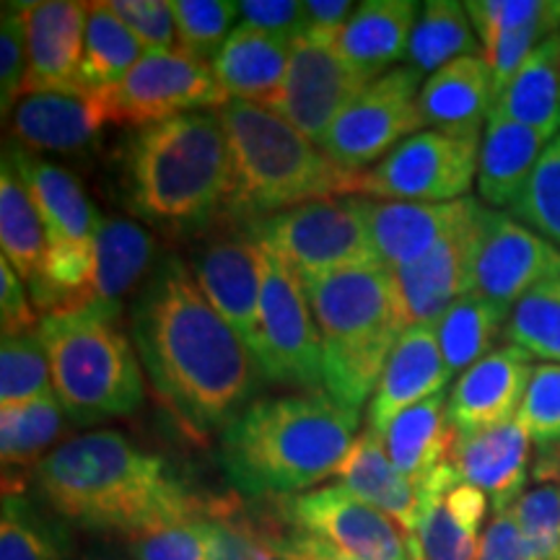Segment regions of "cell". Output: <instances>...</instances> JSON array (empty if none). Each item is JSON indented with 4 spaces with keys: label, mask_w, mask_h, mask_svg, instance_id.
I'll return each mask as SVG.
<instances>
[{
    "label": "cell",
    "mask_w": 560,
    "mask_h": 560,
    "mask_svg": "<svg viewBox=\"0 0 560 560\" xmlns=\"http://www.w3.org/2000/svg\"><path fill=\"white\" fill-rule=\"evenodd\" d=\"M132 340L161 402L195 431L226 429L265 382L255 353L179 257L161 260L140 289Z\"/></svg>",
    "instance_id": "obj_1"
},
{
    "label": "cell",
    "mask_w": 560,
    "mask_h": 560,
    "mask_svg": "<svg viewBox=\"0 0 560 560\" xmlns=\"http://www.w3.org/2000/svg\"><path fill=\"white\" fill-rule=\"evenodd\" d=\"M34 480L62 520L122 537L223 511L195 495L164 457L140 450L120 431L62 441L34 467Z\"/></svg>",
    "instance_id": "obj_2"
},
{
    "label": "cell",
    "mask_w": 560,
    "mask_h": 560,
    "mask_svg": "<svg viewBox=\"0 0 560 560\" xmlns=\"http://www.w3.org/2000/svg\"><path fill=\"white\" fill-rule=\"evenodd\" d=\"M361 410L327 392L265 397L221 431V467L247 495H299L338 472L359 436Z\"/></svg>",
    "instance_id": "obj_3"
},
{
    "label": "cell",
    "mask_w": 560,
    "mask_h": 560,
    "mask_svg": "<svg viewBox=\"0 0 560 560\" xmlns=\"http://www.w3.org/2000/svg\"><path fill=\"white\" fill-rule=\"evenodd\" d=\"M128 206L172 229L202 226L229 202L231 156L219 112H190L136 132L122 161Z\"/></svg>",
    "instance_id": "obj_4"
},
{
    "label": "cell",
    "mask_w": 560,
    "mask_h": 560,
    "mask_svg": "<svg viewBox=\"0 0 560 560\" xmlns=\"http://www.w3.org/2000/svg\"><path fill=\"white\" fill-rule=\"evenodd\" d=\"M231 156L226 208L257 221L304 202L353 195L359 172H346L314 140L268 107L229 102L219 109Z\"/></svg>",
    "instance_id": "obj_5"
},
{
    "label": "cell",
    "mask_w": 560,
    "mask_h": 560,
    "mask_svg": "<svg viewBox=\"0 0 560 560\" xmlns=\"http://www.w3.org/2000/svg\"><path fill=\"white\" fill-rule=\"evenodd\" d=\"M304 285L322 338L327 395L361 410L382 380L392 348L408 330L395 276L374 265Z\"/></svg>",
    "instance_id": "obj_6"
},
{
    "label": "cell",
    "mask_w": 560,
    "mask_h": 560,
    "mask_svg": "<svg viewBox=\"0 0 560 560\" xmlns=\"http://www.w3.org/2000/svg\"><path fill=\"white\" fill-rule=\"evenodd\" d=\"M37 332L50 359L52 392L73 423L94 425L140 408L145 395L140 359L117 325V314H47Z\"/></svg>",
    "instance_id": "obj_7"
},
{
    "label": "cell",
    "mask_w": 560,
    "mask_h": 560,
    "mask_svg": "<svg viewBox=\"0 0 560 560\" xmlns=\"http://www.w3.org/2000/svg\"><path fill=\"white\" fill-rule=\"evenodd\" d=\"M5 156L13 161L37 206L47 234V262L34 285L32 301L42 317L58 312L70 293L86 283L94 262V236L100 226L96 208L86 198L81 182L68 170L34 156L24 145H11Z\"/></svg>",
    "instance_id": "obj_8"
},
{
    "label": "cell",
    "mask_w": 560,
    "mask_h": 560,
    "mask_svg": "<svg viewBox=\"0 0 560 560\" xmlns=\"http://www.w3.org/2000/svg\"><path fill=\"white\" fill-rule=\"evenodd\" d=\"M265 247L283 257L301 280H317L335 272L382 265L366 221V198L314 200L249 221Z\"/></svg>",
    "instance_id": "obj_9"
},
{
    "label": "cell",
    "mask_w": 560,
    "mask_h": 560,
    "mask_svg": "<svg viewBox=\"0 0 560 560\" xmlns=\"http://www.w3.org/2000/svg\"><path fill=\"white\" fill-rule=\"evenodd\" d=\"M480 164V132L420 130L355 177L361 198L452 202L470 192Z\"/></svg>",
    "instance_id": "obj_10"
},
{
    "label": "cell",
    "mask_w": 560,
    "mask_h": 560,
    "mask_svg": "<svg viewBox=\"0 0 560 560\" xmlns=\"http://www.w3.org/2000/svg\"><path fill=\"white\" fill-rule=\"evenodd\" d=\"M255 359L268 382L306 392H319L325 384L322 338L304 280L265 244L260 340H257Z\"/></svg>",
    "instance_id": "obj_11"
},
{
    "label": "cell",
    "mask_w": 560,
    "mask_h": 560,
    "mask_svg": "<svg viewBox=\"0 0 560 560\" xmlns=\"http://www.w3.org/2000/svg\"><path fill=\"white\" fill-rule=\"evenodd\" d=\"M418 94L420 73L408 66L387 70L340 112L319 140V149L346 172H361L382 161L423 128Z\"/></svg>",
    "instance_id": "obj_12"
},
{
    "label": "cell",
    "mask_w": 560,
    "mask_h": 560,
    "mask_svg": "<svg viewBox=\"0 0 560 560\" xmlns=\"http://www.w3.org/2000/svg\"><path fill=\"white\" fill-rule=\"evenodd\" d=\"M112 125L151 128L190 112L229 104L215 81L210 62L192 58L185 50H151L122 83L104 91Z\"/></svg>",
    "instance_id": "obj_13"
},
{
    "label": "cell",
    "mask_w": 560,
    "mask_h": 560,
    "mask_svg": "<svg viewBox=\"0 0 560 560\" xmlns=\"http://www.w3.org/2000/svg\"><path fill=\"white\" fill-rule=\"evenodd\" d=\"M374 81L376 75L340 58L330 42L299 37L291 45L283 89L268 109L319 145L340 112L359 100Z\"/></svg>",
    "instance_id": "obj_14"
},
{
    "label": "cell",
    "mask_w": 560,
    "mask_h": 560,
    "mask_svg": "<svg viewBox=\"0 0 560 560\" xmlns=\"http://www.w3.org/2000/svg\"><path fill=\"white\" fill-rule=\"evenodd\" d=\"M278 514L289 527L317 535L361 560H412L400 524L340 482L278 499Z\"/></svg>",
    "instance_id": "obj_15"
},
{
    "label": "cell",
    "mask_w": 560,
    "mask_h": 560,
    "mask_svg": "<svg viewBox=\"0 0 560 560\" xmlns=\"http://www.w3.org/2000/svg\"><path fill=\"white\" fill-rule=\"evenodd\" d=\"M548 280H560L556 244L514 215L482 208L472 291L511 312L516 301Z\"/></svg>",
    "instance_id": "obj_16"
},
{
    "label": "cell",
    "mask_w": 560,
    "mask_h": 560,
    "mask_svg": "<svg viewBox=\"0 0 560 560\" xmlns=\"http://www.w3.org/2000/svg\"><path fill=\"white\" fill-rule=\"evenodd\" d=\"M190 270L202 296L255 353L260 340L262 242L249 223L208 240L195 252Z\"/></svg>",
    "instance_id": "obj_17"
},
{
    "label": "cell",
    "mask_w": 560,
    "mask_h": 560,
    "mask_svg": "<svg viewBox=\"0 0 560 560\" xmlns=\"http://www.w3.org/2000/svg\"><path fill=\"white\" fill-rule=\"evenodd\" d=\"M480 200L408 202L366 198V221L376 257L387 270L423 260L429 252L450 240L480 213Z\"/></svg>",
    "instance_id": "obj_18"
},
{
    "label": "cell",
    "mask_w": 560,
    "mask_h": 560,
    "mask_svg": "<svg viewBox=\"0 0 560 560\" xmlns=\"http://www.w3.org/2000/svg\"><path fill=\"white\" fill-rule=\"evenodd\" d=\"M156 244L140 223L128 219H100L94 236V262L86 283L58 306L52 314L102 310L120 314L122 299L145 283L156 268Z\"/></svg>",
    "instance_id": "obj_19"
},
{
    "label": "cell",
    "mask_w": 560,
    "mask_h": 560,
    "mask_svg": "<svg viewBox=\"0 0 560 560\" xmlns=\"http://www.w3.org/2000/svg\"><path fill=\"white\" fill-rule=\"evenodd\" d=\"M482 213V208H480ZM480 213L472 223L439 244L423 260L392 270L410 327H433L452 310L454 301L472 293L475 252H478Z\"/></svg>",
    "instance_id": "obj_20"
},
{
    "label": "cell",
    "mask_w": 560,
    "mask_h": 560,
    "mask_svg": "<svg viewBox=\"0 0 560 560\" xmlns=\"http://www.w3.org/2000/svg\"><path fill=\"white\" fill-rule=\"evenodd\" d=\"M532 371V355L516 346L493 350L462 371L446 402L454 431L472 433L514 420L527 395Z\"/></svg>",
    "instance_id": "obj_21"
},
{
    "label": "cell",
    "mask_w": 560,
    "mask_h": 560,
    "mask_svg": "<svg viewBox=\"0 0 560 560\" xmlns=\"http://www.w3.org/2000/svg\"><path fill=\"white\" fill-rule=\"evenodd\" d=\"M89 3L42 0L26 3V70L24 96L39 91L81 89L79 73L86 42Z\"/></svg>",
    "instance_id": "obj_22"
},
{
    "label": "cell",
    "mask_w": 560,
    "mask_h": 560,
    "mask_svg": "<svg viewBox=\"0 0 560 560\" xmlns=\"http://www.w3.org/2000/svg\"><path fill=\"white\" fill-rule=\"evenodd\" d=\"M11 115L13 136L26 151H81L112 125L104 91L86 89L26 94Z\"/></svg>",
    "instance_id": "obj_23"
},
{
    "label": "cell",
    "mask_w": 560,
    "mask_h": 560,
    "mask_svg": "<svg viewBox=\"0 0 560 560\" xmlns=\"http://www.w3.org/2000/svg\"><path fill=\"white\" fill-rule=\"evenodd\" d=\"M529 441L532 436L520 418L482 431L457 433L450 465L462 482L488 495L493 514L506 511L524 493L529 475Z\"/></svg>",
    "instance_id": "obj_24"
},
{
    "label": "cell",
    "mask_w": 560,
    "mask_h": 560,
    "mask_svg": "<svg viewBox=\"0 0 560 560\" xmlns=\"http://www.w3.org/2000/svg\"><path fill=\"white\" fill-rule=\"evenodd\" d=\"M452 380V371L441 355L433 327H410L392 348L382 380L369 402V429L382 436L387 425L412 405L441 395Z\"/></svg>",
    "instance_id": "obj_25"
},
{
    "label": "cell",
    "mask_w": 560,
    "mask_h": 560,
    "mask_svg": "<svg viewBox=\"0 0 560 560\" xmlns=\"http://www.w3.org/2000/svg\"><path fill=\"white\" fill-rule=\"evenodd\" d=\"M335 478L340 480L342 488L359 495L361 501L392 516L405 529V535H416L420 514H423L425 480L412 482L410 478H405L392 465L382 439L374 431L366 429L355 436Z\"/></svg>",
    "instance_id": "obj_26"
},
{
    "label": "cell",
    "mask_w": 560,
    "mask_h": 560,
    "mask_svg": "<svg viewBox=\"0 0 560 560\" xmlns=\"http://www.w3.org/2000/svg\"><path fill=\"white\" fill-rule=\"evenodd\" d=\"M289 39L270 37L240 24L219 55L210 60L215 81L229 102H249L270 107L285 83L291 62Z\"/></svg>",
    "instance_id": "obj_27"
},
{
    "label": "cell",
    "mask_w": 560,
    "mask_h": 560,
    "mask_svg": "<svg viewBox=\"0 0 560 560\" xmlns=\"http://www.w3.org/2000/svg\"><path fill=\"white\" fill-rule=\"evenodd\" d=\"M493 104V75L480 55H467L436 70L418 94L420 117L431 130L480 132Z\"/></svg>",
    "instance_id": "obj_28"
},
{
    "label": "cell",
    "mask_w": 560,
    "mask_h": 560,
    "mask_svg": "<svg viewBox=\"0 0 560 560\" xmlns=\"http://www.w3.org/2000/svg\"><path fill=\"white\" fill-rule=\"evenodd\" d=\"M420 5L412 0H366L355 5L332 47L340 58L380 79L387 66L408 55Z\"/></svg>",
    "instance_id": "obj_29"
},
{
    "label": "cell",
    "mask_w": 560,
    "mask_h": 560,
    "mask_svg": "<svg viewBox=\"0 0 560 560\" xmlns=\"http://www.w3.org/2000/svg\"><path fill=\"white\" fill-rule=\"evenodd\" d=\"M548 143L542 132L490 112L478 164L480 198L493 208H514Z\"/></svg>",
    "instance_id": "obj_30"
},
{
    "label": "cell",
    "mask_w": 560,
    "mask_h": 560,
    "mask_svg": "<svg viewBox=\"0 0 560 560\" xmlns=\"http://www.w3.org/2000/svg\"><path fill=\"white\" fill-rule=\"evenodd\" d=\"M446 402L450 397L441 392L412 405L392 420L380 436L392 465L412 482H423L439 465L450 459L457 431L450 423Z\"/></svg>",
    "instance_id": "obj_31"
},
{
    "label": "cell",
    "mask_w": 560,
    "mask_h": 560,
    "mask_svg": "<svg viewBox=\"0 0 560 560\" xmlns=\"http://www.w3.org/2000/svg\"><path fill=\"white\" fill-rule=\"evenodd\" d=\"M495 115L527 125L552 140L560 136V32L552 34L522 62L495 100Z\"/></svg>",
    "instance_id": "obj_32"
},
{
    "label": "cell",
    "mask_w": 560,
    "mask_h": 560,
    "mask_svg": "<svg viewBox=\"0 0 560 560\" xmlns=\"http://www.w3.org/2000/svg\"><path fill=\"white\" fill-rule=\"evenodd\" d=\"M0 247L11 268L34 289L47 262L45 223L24 179L5 153L0 166Z\"/></svg>",
    "instance_id": "obj_33"
},
{
    "label": "cell",
    "mask_w": 560,
    "mask_h": 560,
    "mask_svg": "<svg viewBox=\"0 0 560 560\" xmlns=\"http://www.w3.org/2000/svg\"><path fill=\"white\" fill-rule=\"evenodd\" d=\"M478 52L475 26L465 3L457 0H429L418 13L408 45V68L416 73H436L450 62Z\"/></svg>",
    "instance_id": "obj_34"
},
{
    "label": "cell",
    "mask_w": 560,
    "mask_h": 560,
    "mask_svg": "<svg viewBox=\"0 0 560 560\" xmlns=\"http://www.w3.org/2000/svg\"><path fill=\"white\" fill-rule=\"evenodd\" d=\"M509 310L480 293H465L436 325L441 355L452 374L467 371L493 353L495 340L506 332Z\"/></svg>",
    "instance_id": "obj_35"
},
{
    "label": "cell",
    "mask_w": 560,
    "mask_h": 560,
    "mask_svg": "<svg viewBox=\"0 0 560 560\" xmlns=\"http://www.w3.org/2000/svg\"><path fill=\"white\" fill-rule=\"evenodd\" d=\"M145 50L109 3H89L86 42L79 83L86 91H109L122 83Z\"/></svg>",
    "instance_id": "obj_36"
},
{
    "label": "cell",
    "mask_w": 560,
    "mask_h": 560,
    "mask_svg": "<svg viewBox=\"0 0 560 560\" xmlns=\"http://www.w3.org/2000/svg\"><path fill=\"white\" fill-rule=\"evenodd\" d=\"M459 480L450 459L425 478V501L416 540L425 560H478L480 532L459 522L446 506V490Z\"/></svg>",
    "instance_id": "obj_37"
},
{
    "label": "cell",
    "mask_w": 560,
    "mask_h": 560,
    "mask_svg": "<svg viewBox=\"0 0 560 560\" xmlns=\"http://www.w3.org/2000/svg\"><path fill=\"white\" fill-rule=\"evenodd\" d=\"M66 412L58 397L45 395L19 408L0 410V457L3 467H26L47 457V450L60 439L66 429Z\"/></svg>",
    "instance_id": "obj_38"
},
{
    "label": "cell",
    "mask_w": 560,
    "mask_h": 560,
    "mask_svg": "<svg viewBox=\"0 0 560 560\" xmlns=\"http://www.w3.org/2000/svg\"><path fill=\"white\" fill-rule=\"evenodd\" d=\"M0 560H68V540L24 493H3Z\"/></svg>",
    "instance_id": "obj_39"
},
{
    "label": "cell",
    "mask_w": 560,
    "mask_h": 560,
    "mask_svg": "<svg viewBox=\"0 0 560 560\" xmlns=\"http://www.w3.org/2000/svg\"><path fill=\"white\" fill-rule=\"evenodd\" d=\"M503 335L535 359L560 363V280H548L516 301Z\"/></svg>",
    "instance_id": "obj_40"
},
{
    "label": "cell",
    "mask_w": 560,
    "mask_h": 560,
    "mask_svg": "<svg viewBox=\"0 0 560 560\" xmlns=\"http://www.w3.org/2000/svg\"><path fill=\"white\" fill-rule=\"evenodd\" d=\"M52 395V374L39 332L3 338L0 346V410Z\"/></svg>",
    "instance_id": "obj_41"
},
{
    "label": "cell",
    "mask_w": 560,
    "mask_h": 560,
    "mask_svg": "<svg viewBox=\"0 0 560 560\" xmlns=\"http://www.w3.org/2000/svg\"><path fill=\"white\" fill-rule=\"evenodd\" d=\"M170 9L177 26L179 50L206 62L226 45L231 24L240 16V3L229 0H170Z\"/></svg>",
    "instance_id": "obj_42"
},
{
    "label": "cell",
    "mask_w": 560,
    "mask_h": 560,
    "mask_svg": "<svg viewBox=\"0 0 560 560\" xmlns=\"http://www.w3.org/2000/svg\"><path fill=\"white\" fill-rule=\"evenodd\" d=\"M514 215L560 249V136L542 151Z\"/></svg>",
    "instance_id": "obj_43"
},
{
    "label": "cell",
    "mask_w": 560,
    "mask_h": 560,
    "mask_svg": "<svg viewBox=\"0 0 560 560\" xmlns=\"http://www.w3.org/2000/svg\"><path fill=\"white\" fill-rule=\"evenodd\" d=\"M511 514L537 560H560V482L524 490Z\"/></svg>",
    "instance_id": "obj_44"
},
{
    "label": "cell",
    "mask_w": 560,
    "mask_h": 560,
    "mask_svg": "<svg viewBox=\"0 0 560 560\" xmlns=\"http://www.w3.org/2000/svg\"><path fill=\"white\" fill-rule=\"evenodd\" d=\"M208 520H185L136 532L125 537V548L132 560H210Z\"/></svg>",
    "instance_id": "obj_45"
},
{
    "label": "cell",
    "mask_w": 560,
    "mask_h": 560,
    "mask_svg": "<svg viewBox=\"0 0 560 560\" xmlns=\"http://www.w3.org/2000/svg\"><path fill=\"white\" fill-rule=\"evenodd\" d=\"M516 418L540 446H560V363L535 366Z\"/></svg>",
    "instance_id": "obj_46"
},
{
    "label": "cell",
    "mask_w": 560,
    "mask_h": 560,
    "mask_svg": "<svg viewBox=\"0 0 560 560\" xmlns=\"http://www.w3.org/2000/svg\"><path fill=\"white\" fill-rule=\"evenodd\" d=\"M30 52H26V3H3L0 16V109L9 115L24 94Z\"/></svg>",
    "instance_id": "obj_47"
},
{
    "label": "cell",
    "mask_w": 560,
    "mask_h": 560,
    "mask_svg": "<svg viewBox=\"0 0 560 560\" xmlns=\"http://www.w3.org/2000/svg\"><path fill=\"white\" fill-rule=\"evenodd\" d=\"M208 545L210 560H283L265 532L234 520L226 509L208 520Z\"/></svg>",
    "instance_id": "obj_48"
},
{
    "label": "cell",
    "mask_w": 560,
    "mask_h": 560,
    "mask_svg": "<svg viewBox=\"0 0 560 560\" xmlns=\"http://www.w3.org/2000/svg\"><path fill=\"white\" fill-rule=\"evenodd\" d=\"M109 9L136 34L145 52L174 50V42H179L172 9L164 0H112Z\"/></svg>",
    "instance_id": "obj_49"
},
{
    "label": "cell",
    "mask_w": 560,
    "mask_h": 560,
    "mask_svg": "<svg viewBox=\"0 0 560 560\" xmlns=\"http://www.w3.org/2000/svg\"><path fill=\"white\" fill-rule=\"evenodd\" d=\"M240 19L244 26L270 37L289 42L304 37V3L296 0H242Z\"/></svg>",
    "instance_id": "obj_50"
},
{
    "label": "cell",
    "mask_w": 560,
    "mask_h": 560,
    "mask_svg": "<svg viewBox=\"0 0 560 560\" xmlns=\"http://www.w3.org/2000/svg\"><path fill=\"white\" fill-rule=\"evenodd\" d=\"M0 322H3V338H19L30 335L39 327L37 312H34L30 296H26L24 280L11 262L0 260Z\"/></svg>",
    "instance_id": "obj_51"
},
{
    "label": "cell",
    "mask_w": 560,
    "mask_h": 560,
    "mask_svg": "<svg viewBox=\"0 0 560 560\" xmlns=\"http://www.w3.org/2000/svg\"><path fill=\"white\" fill-rule=\"evenodd\" d=\"M478 560H537L511 509L495 511L480 537Z\"/></svg>",
    "instance_id": "obj_52"
},
{
    "label": "cell",
    "mask_w": 560,
    "mask_h": 560,
    "mask_svg": "<svg viewBox=\"0 0 560 560\" xmlns=\"http://www.w3.org/2000/svg\"><path fill=\"white\" fill-rule=\"evenodd\" d=\"M265 535H268L270 545L283 560H361L335 548L332 542L296 527H291L289 532H265Z\"/></svg>",
    "instance_id": "obj_53"
},
{
    "label": "cell",
    "mask_w": 560,
    "mask_h": 560,
    "mask_svg": "<svg viewBox=\"0 0 560 560\" xmlns=\"http://www.w3.org/2000/svg\"><path fill=\"white\" fill-rule=\"evenodd\" d=\"M355 11L348 0H306L304 3V37L314 42H335L350 13Z\"/></svg>",
    "instance_id": "obj_54"
},
{
    "label": "cell",
    "mask_w": 560,
    "mask_h": 560,
    "mask_svg": "<svg viewBox=\"0 0 560 560\" xmlns=\"http://www.w3.org/2000/svg\"><path fill=\"white\" fill-rule=\"evenodd\" d=\"M83 560H132L130 556H117V552H91Z\"/></svg>",
    "instance_id": "obj_55"
},
{
    "label": "cell",
    "mask_w": 560,
    "mask_h": 560,
    "mask_svg": "<svg viewBox=\"0 0 560 560\" xmlns=\"http://www.w3.org/2000/svg\"><path fill=\"white\" fill-rule=\"evenodd\" d=\"M408 545H410V556H412V560H425L423 556H420V548H418L416 535H408Z\"/></svg>",
    "instance_id": "obj_56"
},
{
    "label": "cell",
    "mask_w": 560,
    "mask_h": 560,
    "mask_svg": "<svg viewBox=\"0 0 560 560\" xmlns=\"http://www.w3.org/2000/svg\"><path fill=\"white\" fill-rule=\"evenodd\" d=\"M556 482H560V475H558V480H556Z\"/></svg>",
    "instance_id": "obj_57"
}]
</instances>
